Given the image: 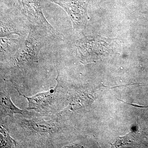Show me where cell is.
<instances>
[{
    "label": "cell",
    "instance_id": "1",
    "mask_svg": "<svg viewBox=\"0 0 148 148\" xmlns=\"http://www.w3.org/2000/svg\"><path fill=\"white\" fill-rule=\"evenodd\" d=\"M9 127L16 138L34 147L63 148L68 125L58 114L42 115L37 113L31 118L11 119Z\"/></svg>",
    "mask_w": 148,
    "mask_h": 148
},
{
    "label": "cell",
    "instance_id": "2",
    "mask_svg": "<svg viewBox=\"0 0 148 148\" xmlns=\"http://www.w3.org/2000/svg\"><path fill=\"white\" fill-rule=\"evenodd\" d=\"M56 80L57 84L54 88L31 97L21 94L16 88L19 95L28 101L27 110L35 111L36 113L42 115H52L64 110L68 104L69 89L66 87L64 78L58 69Z\"/></svg>",
    "mask_w": 148,
    "mask_h": 148
},
{
    "label": "cell",
    "instance_id": "3",
    "mask_svg": "<svg viewBox=\"0 0 148 148\" xmlns=\"http://www.w3.org/2000/svg\"><path fill=\"white\" fill-rule=\"evenodd\" d=\"M45 32L32 26L25 42L14 56L15 67L20 69H28L38 62L39 53L45 42Z\"/></svg>",
    "mask_w": 148,
    "mask_h": 148
},
{
    "label": "cell",
    "instance_id": "4",
    "mask_svg": "<svg viewBox=\"0 0 148 148\" xmlns=\"http://www.w3.org/2000/svg\"><path fill=\"white\" fill-rule=\"evenodd\" d=\"M64 9L69 14L74 29H84L90 18L88 6L91 0H49Z\"/></svg>",
    "mask_w": 148,
    "mask_h": 148
},
{
    "label": "cell",
    "instance_id": "5",
    "mask_svg": "<svg viewBox=\"0 0 148 148\" xmlns=\"http://www.w3.org/2000/svg\"><path fill=\"white\" fill-rule=\"evenodd\" d=\"M22 12L33 27L53 34L55 30L46 19L40 0H18Z\"/></svg>",
    "mask_w": 148,
    "mask_h": 148
},
{
    "label": "cell",
    "instance_id": "6",
    "mask_svg": "<svg viewBox=\"0 0 148 148\" xmlns=\"http://www.w3.org/2000/svg\"><path fill=\"white\" fill-rule=\"evenodd\" d=\"M77 54L83 64L96 61L101 53V38L88 36L77 41Z\"/></svg>",
    "mask_w": 148,
    "mask_h": 148
},
{
    "label": "cell",
    "instance_id": "7",
    "mask_svg": "<svg viewBox=\"0 0 148 148\" xmlns=\"http://www.w3.org/2000/svg\"><path fill=\"white\" fill-rule=\"evenodd\" d=\"M0 93L1 120L4 119L7 116L11 119H14V114H20L24 116H32L37 114L29 112L28 110H21L16 107L11 100L8 93L2 87L1 88Z\"/></svg>",
    "mask_w": 148,
    "mask_h": 148
},
{
    "label": "cell",
    "instance_id": "8",
    "mask_svg": "<svg viewBox=\"0 0 148 148\" xmlns=\"http://www.w3.org/2000/svg\"><path fill=\"white\" fill-rule=\"evenodd\" d=\"M0 147L16 148L18 144L10 136V130L8 127L1 121L0 127Z\"/></svg>",
    "mask_w": 148,
    "mask_h": 148
},
{
    "label": "cell",
    "instance_id": "9",
    "mask_svg": "<svg viewBox=\"0 0 148 148\" xmlns=\"http://www.w3.org/2000/svg\"><path fill=\"white\" fill-rule=\"evenodd\" d=\"M23 32L14 22L1 18V37H8L12 34L22 36Z\"/></svg>",
    "mask_w": 148,
    "mask_h": 148
},
{
    "label": "cell",
    "instance_id": "10",
    "mask_svg": "<svg viewBox=\"0 0 148 148\" xmlns=\"http://www.w3.org/2000/svg\"><path fill=\"white\" fill-rule=\"evenodd\" d=\"M16 40L10 39L7 37H1V60L5 57L8 56L10 53H12L17 48Z\"/></svg>",
    "mask_w": 148,
    "mask_h": 148
},
{
    "label": "cell",
    "instance_id": "11",
    "mask_svg": "<svg viewBox=\"0 0 148 148\" xmlns=\"http://www.w3.org/2000/svg\"><path fill=\"white\" fill-rule=\"evenodd\" d=\"M134 133H131L129 134L124 137L119 138L116 140L115 144V146L116 147H119V146L124 145L127 143H130L132 140L135 139V137H134L135 134Z\"/></svg>",
    "mask_w": 148,
    "mask_h": 148
}]
</instances>
